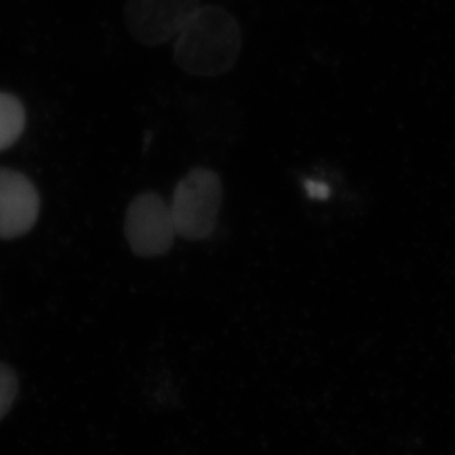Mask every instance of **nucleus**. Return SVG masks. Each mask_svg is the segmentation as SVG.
Here are the masks:
<instances>
[{
	"instance_id": "nucleus-7",
	"label": "nucleus",
	"mask_w": 455,
	"mask_h": 455,
	"mask_svg": "<svg viewBox=\"0 0 455 455\" xmlns=\"http://www.w3.org/2000/svg\"><path fill=\"white\" fill-rule=\"evenodd\" d=\"M20 391V380L11 365L0 361V420L11 411Z\"/></svg>"
},
{
	"instance_id": "nucleus-2",
	"label": "nucleus",
	"mask_w": 455,
	"mask_h": 455,
	"mask_svg": "<svg viewBox=\"0 0 455 455\" xmlns=\"http://www.w3.org/2000/svg\"><path fill=\"white\" fill-rule=\"evenodd\" d=\"M223 204V183L210 168L190 170L172 192V223L177 236L204 241L214 232Z\"/></svg>"
},
{
	"instance_id": "nucleus-3",
	"label": "nucleus",
	"mask_w": 455,
	"mask_h": 455,
	"mask_svg": "<svg viewBox=\"0 0 455 455\" xmlns=\"http://www.w3.org/2000/svg\"><path fill=\"white\" fill-rule=\"evenodd\" d=\"M201 6V0H127L125 27L139 44L156 48L176 39Z\"/></svg>"
},
{
	"instance_id": "nucleus-1",
	"label": "nucleus",
	"mask_w": 455,
	"mask_h": 455,
	"mask_svg": "<svg viewBox=\"0 0 455 455\" xmlns=\"http://www.w3.org/2000/svg\"><path fill=\"white\" fill-rule=\"evenodd\" d=\"M242 49L243 35L233 13L219 4H205L177 35L174 60L189 76L220 77L236 67Z\"/></svg>"
},
{
	"instance_id": "nucleus-5",
	"label": "nucleus",
	"mask_w": 455,
	"mask_h": 455,
	"mask_svg": "<svg viewBox=\"0 0 455 455\" xmlns=\"http://www.w3.org/2000/svg\"><path fill=\"white\" fill-rule=\"evenodd\" d=\"M40 194L22 172L0 167V239L12 241L35 228L40 214Z\"/></svg>"
},
{
	"instance_id": "nucleus-4",
	"label": "nucleus",
	"mask_w": 455,
	"mask_h": 455,
	"mask_svg": "<svg viewBox=\"0 0 455 455\" xmlns=\"http://www.w3.org/2000/svg\"><path fill=\"white\" fill-rule=\"evenodd\" d=\"M125 237L138 257H161L172 250L177 233L170 205L155 192H143L125 212Z\"/></svg>"
},
{
	"instance_id": "nucleus-6",
	"label": "nucleus",
	"mask_w": 455,
	"mask_h": 455,
	"mask_svg": "<svg viewBox=\"0 0 455 455\" xmlns=\"http://www.w3.org/2000/svg\"><path fill=\"white\" fill-rule=\"evenodd\" d=\"M26 108L17 96L0 92V152L12 147L26 129Z\"/></svg>"
}]
</instances>
